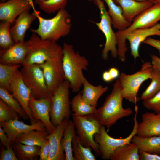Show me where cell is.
Listing matches in <instances>:
<instances>
[{"instance_id": "6da1fadb", "label": "cell", "mask_w": 160, "mask_h": 160, "mask_svg": "<svg viewBox=\"0 0 160 160\" xmlns=\"http://www.w3.org/2000/svg\"><path fill=\"white\" fill-rule=\"evenodd\" d=\"M122 88L119 79L113 84L112 91L106 97L103 105L97 109L95 113L93 114L101 125L106 126L108 129L119 119L129 116L133 113L130 108L123 107Z\"/></svg>"}, {"instance_id": "7a4b0ae2", "label": "cell", "mask_w": 160, "mask_h": 160, "mask_svg": "<svg viewBox=\"0 0 160 160\" xmlns=\"http://www.w3.org/2000/svg\"><path fill=\"white\" fill-rule=\"evenodd\" d=\"M63 50L62 65L65 79L69 81L73 92H78L86 80L83 71L87 70L88 61L76 52L71 44L64 43Z\"/></svg>"}, {"instance_id": "3957f363", "label": "cell", "mask_w": 160, "mask_h": 160, "mask_svg": "<svg viewBox=\"0 0 160 160\" xmlns=\"http://www.w3.org/2000/svg\"><path fill=\"white\" fill-rule=\"evenodd\" d=\"M33 9V12L38 19L39 25L37 29H31L30 31L37 34L42 40L57 41L70 33L71 27V16L65 9L59 10L54 17L49 19L41 17L34 8Z\"/></svg>"}, {"instance_id": "277c9868", "label": "cell", "mask_w": 160, "mask_h": 160, "mask_svg": "<svg viewBox=\"0 0 160 160\" xmlns=\"http://www.w3.org/2000/svg\"><path fill=\"white\" fill-rule=\"evenodd\" d=\"M160 20V2L144 10L135 17L130 25L124 31L118 30L116 33L117 54L120 60L126 61L125 54L127 50L126 40L127 34L133 30L151 27Z\"/></svg>"}, {"instance_id": "5b68a950", "label": "cell", "mask_w": 160, "mask_h": 160, "mask_svg": "<svg viewBox=\"0 0 160 160\" xmlns=\"http://www.w3.org/2000/svg\"><path fill=\"white\" fill-rule=\"evenodd\" d=\"M29 47L23 66L40 65L54 57L63 54V47L56 41L42 40L37 34L33 33L28 40Z\"/></svg>"}, {"instance_id": "8992f818", "label": "cell", "mask_w": 160, "mask_h": 160, "mask_svg": "<svg viewBox=\"0 0 160 160\" xmlns=\"http://www.w3.org/2000/svg\"><path fill=\"white\" fill-rule=\"evenodd\" d=\"M153 69L151 63L146 62L141 66L140 70L133 74H127L123 72L120 74L119 78L122 87L121 94L124 98L136 105L141 100L137 96L140 87L144 81L151 79Z\"/></svg>"}, {"instance_id": "52a82bcc", "label": "cell", "mask_w": 160, "mask_h": 160, "mask_svg": "<svg viewBox=\"0 0 160 160\" xmlns=\"http://www.w3.org/2000/svg\"><path fill=\"white\" fill-rule=\"evenodd\" d=\"M72 116L76 135L82 145L85 147H91L97 156H101L98 144L94 138L95 134L100 132V124L93 114Z\"/></svg>"}, {"instance_id": "ba28073f", "label": "cell", "mask_w": 160, "mask_h": 160, "mask_svg": "<svg viewBox=\"0 0 160 160\" xmlns=\"http://www.w3.org/2000/svg\"><path fill=\"white\" fill-rule=\"evenodd\" d=\"M138 107L135 106V114L133 118L134 125L131 134L125 138H115L110 136L106 130L105 127L101 125L100 132L95 134L94 136L95 141L98 144L101 158L104 160L110 159L115 151L119 147L130 144L133 137L136 135L138 122L137 115Z\"/></svg>"}, {"instance_id": "9c48e42d", "label": "cell", "mask_w": 160, "mask_h": 160, "mask_svg": "<svg viewBox=\"0 0 160 160\" xmlns=\"http://www.w3.org/2000/svg\"><path fill=\"white\" fill-rule=\"evenodd\" d=\"M69 88V82L65 79L54 91L51 97L52 106L50 116L52 123L55 127L60 124L65 118L69 119L71 113Z\"/></svg>"}, {"instance_id": "30bf717a", "label": "cell", "mask_w": 160, "mask_h": 160, "mask_svg": "<svg viewBox=\"0 0 160 160\" xmlns=\"http://www.w3.org/2000/svg\"><path fill=\"white\" fill-rule=\"evenodd\" d=\"M23 80L37 99L51 98L43 71L37 65L23 66L20 71Z\"/></svg>"}, {"instance_id": "8fae6325", "label": "cell", "mask_w": 160, "mask_h": 160, "mask_svg": "<svg viewBox=\"0 0 160 160\" xmlns=\"http://www.w3.org/2000/svg\"><path fill=\"white\" fill-rule=\"evenodd\" d=\"M100 10V20L96 24L98 29L104 34L106 39L104 47L101 52V57L106 60L108 53L110 52L112 57L116 58L118 56L117 49L116 47L117 41L116 33L113 31L112 27L111 19L106 11L103 1L97 7Z\"/></svg>"}, {"instance_id": "7c38bea8", "label": "cell", "mask_w": 160, "mask_h": 160, "mask_svg": "<svg viewBox=\"0 0 160 160\" xmlns=\"http://www.w3.org/2000/svg\"><path fill=\"white\" fill-rule=\"evenodd\" d=\"M63 56V53L39 65L43 71L47 87L52 96L65 79L62 65Z\"/></svg>"}, {"instance_id": "4fadbf2b", "label": "cell", "mask_w": 160, "mask_h": 160, "mask_svg": "<svg viewBox=\"0 0 160 160\" xmlns=\"http://www.w3.org/2000/svg\"><path fill=\"white\" fill-rule=\"evenodd\" d=\"M10 88L12 94L19 103L29 117L31 124L36 123L38 121L33 117L32 111L29 105L31 92L24 82L18 69L14 73Z\"/></svg>"}, {"instance_id": "5bb4252c", "label": "cell", "mask_w": 160, "mask_h": 160, "mask_svg": "<svg viewBox=\"0 0 160 160\" xmlns=\"http://www.w3.org/2000/svg\"><path fill=\"white\" fill-rule=\"evenodd\" d=\"M29 105L33 117L37 121H40L44 123L49 134L53 132L56 127L52 123L50 116L52 106L51 97L37 99L31 94Z\"/></svg>"}, {"instance_id": "9a60e30c", "label": "cell", "mask_w": 160, "mask_h": 160, "mask_svg": "<svg viewBox=\"0 0 160 160\" xmlns=\"http://www.w3.org/2000/svg\"><path fill=\"white\" fill-rule=\"evenodd\" d=\"M0 126L12 143L21 134L33 130L47 131L44 123L40 121L31 125L25 124L17 119L7 121H0Z\"/></svg>"}, {"instance_id": "2e32d148", "label": "cell", "mask_w": 160, "mask_h": 160, "mask_svg": "<svg viewBox=\"0 0 160 160\" xmlns=\"http://www.w3.org/2000/svg\"><path fill=\"white\" fill-rule=\"evenodd\" d=\"M70 120L65 118L56 127L52 133L49 134L45 138L49 140L50 151L48 160H65V154L61 144L64 130L69 123Z\"/></svg>"}, {"instance_id": "e0dca14e", "label": "cell", "mask_w": 160, "mask_h": 160, "mask_svg": "<svg viewBox=\"0 0 160 160\" xmlns=\"http://www.w3.org/2000/svg\"><path fill=\"white\" fill-rule=\"evenodd\" d=\"M32 7L29 0H8L0 2V21H8L12 24L21 13L30 9Z\"/></svg>"}, {"instance_id": "ac0fdd59", "label": "cell", "mask_w": 160, "mask_h": 160, "mask_svg": "<svg viewBox=\"0 0 160 160\" xmlns=\"http://www.w3.org/2000/svg\"><path fill=\"white\" fill-rule=\"evenodd\" d=\"M29 41L28 40L15 43L8 49L0 51V63L5 65H21L27 53Z\"/></svg>"}, {"instance_id": "d6986e66", "label": "cell", "mask_w": 160, "mask_h": 160, "mask_svg": "<svg viewBox=\"0 0 160 160\" xmlns=\"http://www.w3.org/2000/svg\"><path fill=\"white\" fill-rule=\"evenodd\" d=\"M153 35L160 36V23L149 28H138L131 31L126 36L130 43L131 54L135 60L139 57V49L141 43L148 37Z\"/></svg>"}, {"instance_id": "ffe728a7", "label": "cell", "mask_w": 160, "mask_h": 160, "mask_svg": "<svg viewBox=\"0 0 160 160\" xmlns=\"http://www.w3.org/2000/svg\"><path fill=\"white\" fill-rule=\"evenodd\" d=\"M141 119L136 135L144 137L160 136V114L147 112L142 115Z\"/></svg>"}, {"instance_id": "44dd1931", "label": "cell", "mask_w": 160, "mask_h": 160, "mask_svg": "<svg viewBox=\"0 0 160 160\" xmlns=\"http://www.w3.org/2000/svg\"><path fill=\"white\" fill-rule=\"evenodd\" d=\"M30 10H27L21 13L10 28L11 33L15 43L25 41L26 31L30 28L31 24L36 18L33 12L30 13Z\"/></svg>"}, {"instance_id": "7402d4cb", "label": "cell", "mask_w": 160, "mask_h": 160, "mask_svg": "<svg viewBox=\"0 0 160 160\" xmlns=\"http://www.w3.org/2000/svg\"><path fill=\"white\" fill-rule=\"evenodd\" d=\"M122 8L124 18L132 23L133 20L142 12L152 6L154 4L149 1L139 2L135 0H113Z\"/></svg>"}, {"instance_id": "603a6c76", "label": "cell", "mask_w": 160, "mask_h": 160, "mask_svg": "<svg viewBox=\"0 0 160 160\" xmlns=\"http://www.w3.org/2000/svg\"><path fill=\"white\" fill-rule=\"evenodd\" d=\"M131 142L137 145L139 151L160 156V136L144 137L136 135Z\"/></svg>"}, {"instance_id": "cb8c5ba5", "label": "cell", "mask_w": 160, "mask_h": 160, "mask_svg": "<svg viewBox=\"0 0 160 160\" xmlns=\"http://www.w3.org/2000/svg\"><path fill=\"white\" fill-rule=\"evenodd\" d=\"M108 7V13L112 20L113 27L119 31H124L129 27L131 23L126 20L122 15V9L113 0H103Z\"/></svg>"}, {"instance_id": "d4e9b609", "label": "cell", "mask_w": 160, "mask_h": 160, "mask_svg": "<svg viewBox=\"0 0 160 160\" xmlns=\"http://www.w3.org/2000/svg\"><path fill=\"white\" fill-rule=\"evenodd\" d=\"M83 86V89L81 93L83 99L89 105L96 107L99 98L108 89V87H103L101 85L93 86L87 79Z\"/></svg>"}, {"instance_id": "484cf974", "label": "cell", "mask_w": 160, "mask_h": 160, "mask_svg": "<svg viewBox=\"0 0 160 160\" xmlns=\"http://www.w3.org/2000/svg\"><path fill=\"white\" fill-rule=\"evenodd\" d=\"M48 134L47 131L33 130L21 134L16 139L15 142L40 147L46 139L45 137Z\"/></svg>"}, {"instance_id": "4316f807", "label": "cell", "mask_w": 160, "mask_h": 160, "mask_svg": "<svg viewBox=\"0 0 160 160\" xmlns=\"http://www.w3.org/2000/svg\"><path fill=\"white\" fill-rule=\"evenodd\" d=\"M71 105L74 113L72 115L85 116L95 114L96 107L87 103L83 99L81 92H79L71 100Z\"/></svg>"}, {"instance_id": "83f0119b", "label": "cell", "mask_w": 160, "mask_h": 160, "mask_svg": "<svg viewBox=\"0 0 160 160\" xmlns=\"http://www.w3.org/2000/svg\"><path fill=\"white\" fill-rule=\"evenodd\" d=\"M139 149L134 143L119 147L112 154L111 160H139Z\"/></svg>"}, {"instance_id": "f1b7e54d", "label": "cell", "mask_w": 160, "mask_h": 160, "mask_svg": "<svg viewBox=\"0 0 160 160\" xmlns=\"http://www.w3.org/2000/svg\"><path fill=\"white\" fill-rule=\"evenodd\" d=\"M75 128L73 121L70 120L64 131L61 144L65 152V160H75L73 156L72 148V140L76 135Z\"/></svg>"}, {"instance_id": "f546056e", "label": "cell", "mask_w": 160, "mask_h": 160, "mask_svg": "<svg viewBox=\"0 0 160 160\" xmlns=\"http://www.w3.org/2000/svg\"><path fill=\"white\" fill-rule=\"evenodd\" d=\"M12 149L18 160H32L38 153L40 147L26 145L15 142L12 145Z\"/></svg>"}, {"instance_id": "4dcf8cb0", "label": "cell", "mask_w": 160, "mask_h": 160, "mask_svg": "<svg viewBox=\"0 0 160 160\" xmlns=\"http://www.w3.org/2000/svg\"><path fill=\"white\" fill-rule=\"evenodd\" d=\"M21 65V64L10 65L0 64V87L11 93L10 86L14 73Z\"/></svg>"}, {"instance_id": "1f68e13d", "label": "cell", "mask_w": 160, "mask_h": 160, "mask_svg": "<svg viewBox=\"0 0 160 160\" xmlns=\"http://www.w3.org/2000/svg\"><path fill=\"white\" fill-rule=\"evenodd\" d=\"M72 148L75 160H96L95 157L91 152L92 148L90 147L83 146L76 135L72 140Z\"/></svg>"}, {"instance_id": "d6a6232c", "label": "cell", "mask_w": 160, "mask_h": 160, "mask_svg": "<svg viewBox=\"0 0 160 160\" xmlns=\"http://www.w3.org/2000/svg\"><path fill=\"white\" fill-rule=\"evenodd\" d=\"M151 79V81L150 84L141 94V100L152 97L160 91V71L153 68Z\"/></svg>"}, {"instance_id": "836d02e7", "label": "cell", "mask_w": 160, "mask_h": 160, "mask_svg": "<svg viewBox=\"0 0 160 160\" xmlns=\"http://www.w3.org/2000/svg\"><path fill=\"white\" fill-rule=\"evenodd\" d=\"M12 24L8 21H1L0 23V50H5L9 48L15 43L10 32Z\"/></svg>"}, {"instance_id": "e575fe53", "label": "cell", "mask_w": 160, "mask_h": 160, "mask_svg": "<svg viewBox=\"0 0 160 160\" xmlns=\"http://www.w3.org/2000/svg\"><path fill=\"white\" fill-rule=\"evenodd\" d=\"M0 97L16 111L23 120H27L29 119L17 100L7 90L1 87H0Z\"/></svg>"}, {"instance_id": "d590c367", "label": "cell", "mask_w": 160, "mask_h": 160, "mask_svg": "<svg viewBox=\"0 0 160 160\" xmlns=\"http://www.w3.org/2000/svg\"><path fill=\"white\" fill-rule=\"evenodd\" d=\"M68 0H46L38 5L40 9L47 13H54L59 10L65 9Z\"/></svg>"}, {"instance_id": "8d00e7d4", "label": "cell", "mask_w": 160, "mask_h": 160, "mask_svg": "<svg viewBox=\"0 0 160 160\" xmlns=\"http://www.w3.org/2000/svg\"><path fill=\"white\" fill-rule=\"evenodd\" d=\"M18 113L2 99H0V121H7L16 119L20 120Z\"/></svg>"}, {"instance_id": "74e56055", "label": "cell", "mask_w": 160, "mask_h": 160, "mask_svg": "<svg viewBox=\"0 0 160 160\" xmlns=\"http://www.w3.org/2000/svg\"><path fill=\"white\" fill-rule=\"evenodd\" d=\"M143 105L147 109L160 114V91L151 98L143 100Z\"/></svg>"}, {"instance_id": "f35d334b", "label": "cell", "mask_w": 160, "mask_h": 160, "mask_svg": "<svg viewBox=\"0 0 160 160\" xmlns=\"http://www.w3.org/2000/svg\"><path fill=\"white\" fill-rule=\"evenodd\" d=\"M50 151V145L49 140L46 139L43 143L38 153L40 160H48Z\"/></svg>"}, {"instance_id": "ab89813d", "label": "cell", "mask_w": 160, "mask_h": 160, "mask_svg": "<svg viewBox=\"0 0 160 160\" xmlns=\"http://www.w3.org/2000/svg\"><path fill=\"white\" fill-rule=\"evenodd\" d=\"M0 160H17L12 146L5 149L2 147L0 157Z\"/></svg>"}, {"instance_id": "60d3db41", "label": "cell", "mask_w": 160, "mask_h": 160, "mask_svg": "<svg viewBox=\"0 0 160 160\" xmlns=\"http://www.w3.org/2000/svg\"><path fill=\"white\" fill-rule=\"evenodd\" d=\"M140 160H160V156L139 151Z\"/></svg>"}, {"instance_id": "b9f144b4", "label": "cell", "mask_w": 160, "mask_h": 160, "mask_svg": "<svg viewBox=\"0 0 160 160\" xmlns=\"http://www.w3.org/2000/svg\"><path fill=\"white\" fill-rule=\"evenodd\" d=\"M0 139L2 144L6 148L12 146V143L1 126H0Z\"/></svg>"}, {"instance_id": "7bdbcfd3", "label": "cell", "mask_w": 160, "mask_h": 160, "mask_svg": "<svg viewBox=\"0 0 160 160\" xmlns=\"http://www.w3.org/2000/svg\"><path fill=\"white\" fill-rule=\"evenodd\" d=\"M143 43L156 48L159 51L160 55V40L148 37L147 38Z\"/></svg>"}, {"instance_id": "ee69618b", "label": "cell", "mask_w": 160, "mask_h": 160, "mask_svg": "<svg viewBox=\"0 0 160 160\" xmlns=\"http://www.w3.org/2000/svg\"><path fill=\"white\" fill-rule=\"evenodd\" d=\"M151 63L154 68H156L160 71V57L153 55H151Z\"/></svg>"}, {"instance_id": "f6af8a7d", "label": "cell", "mask_w": 160, "mask_h": 160, "mask_svg": "<svg viewBox=\"0 0 160 160\" xmlns=\"http://www.w3.org/2000/svg\"><path fill=\"white\" fill-rule=\"evenodd\" d=\"M108 71L113 79H114L119 76L120 75L119 70L115 67L110 68Z\"/></svg>"}, {"instance_id": "bcb514c9", "label": "cell", "mask_w": 160, "mask_h": 160, "mask_svg": "<svg viewBox=\"0 0 160 160\" xmlns=\"http://www.w3.org/2000/svg\"><path fill=\"white\" fill-rule=\"evenodd\" d=\"M102 77L103 80L106 82H110L113 80L108 71H105L103 73Z\"/></svg>"}, {"instance_id": "7dc6e473", "label": "cell", "mask_w": 160, "mask_h": 160, "mask_svg": "<svg viewBox=\"0 0 160 160\" xmlns=\"http://www.w3.org/2000/svg\"><path fill=\"white\" fill-rule=\"evenodd\" d=\"M89 1H93L94 4L97 6L100 2L101 1V0H88Z\"/></svg>"}, {"instance_id": "c3c4849f", "label": "cell", "mask_w": 160, "mask_h": 160, "mask_svg": "<svg viewBox=\"0 0 160 160\" xmlns=\"http://www.w3.org/2000/svg\"><path fill=\"white\" fill-rule=\"evenodd\" d=\"M34 3L36 4L39 5L41 2L46 0H33Z\"/></svg>"}, {"instance_id": "681fc988", "label": "cell", "mask_w": 160, "mask_h": 160, "mask_svg": "<svg viewBox=\"0 0 160 160\" xmlns=\"http://www.w3.org/2000/svg\"><path fill=\"white\" fill-rule=\"evenodd\" d=\"M139 2H145L149 1V0H135Z\"/></svg>"}, {"instance_id": "f907efd6", "label": "cell", "mask_w": 160, "mask_h": 160, "mask_svg": "<svg viewBox=\"0 0 160 160\" xmlns=\"http://www.w3.org/2000/svg\"><path fill=\"white\" fill-rule=\"evenodd\" d=\"M159 2H160V0H155V1L154 3V4H156Z\"/></svg>"}, {"instance_id": "816d5d0a", "label": "cell", "mask_w": 160, "mask_h": 160, "mask_svg": "<svg viewBox=\"0 0 160 160\" xmlns=\"http://www.w3.org/2000/svg\"><path fill=\"white\" fill-rule=\"evenodd\" d=\"M155 0H149V1L154 4Z\"/></svg>"}, {"instance_id": "f5cc1de1", "label": "cell", "mask_w": 160, "mask_h": 160, "mask_svg": "<svg viewBox=\"0 0 160 160\" xmlns=\"http://www.w3.org/2000/svg\"><path fill=\"white\" fill-rule=\"evenodd\" d=\"M7 0H0L1 2H4L6 1Z\"/></svg>"}]
</instances>
